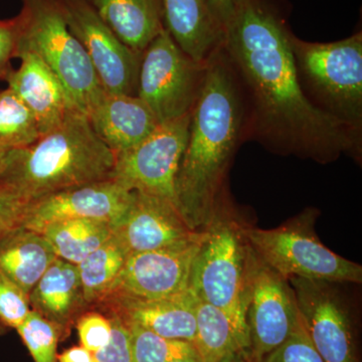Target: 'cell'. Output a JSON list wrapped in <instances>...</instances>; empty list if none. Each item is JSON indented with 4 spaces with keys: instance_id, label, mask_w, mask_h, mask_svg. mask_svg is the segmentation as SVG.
Here are the masks:
<instances>
[{
    "instance_id": "obj_1",
    "label": "cell",
    "mask_w": 362,
    "mask_h": 362,
    "mask_svg": "<svg viewBox=\"0 0 362 362\" xmlns=\"http://www.w3.org/2000/svg\"><path fill=\"white\" fill-rule=\"evenodd\" d=\"M223 30V49L244 97V140L319 162L361 152V134L305 94L290 45L291 33L269 4L240 0Z\"/></svg>"
},
{
    "instance_id": "obj_2",
    "label": "cell",
    "mask_w": 362,
    "mask_h": 362,
    "mask_svg": "<svg viewBox=\"0 0 362 362\" xmlns=\"http://www.w3.org/2000/svg\"><path fill=\"white\" fill-rule=\"evenodd\" d=\"M245 112L239 80L221 49L206 62L176 175V204L195 230L216 216L226 170L244 140Z\"/></svg>"
},
{
    "instance_id": "obj_3",
    "label": "cell",
    "mask_w": 362,
    "mask_h": 362,
    "mask_svg": "<svg viewBox=\"0 0 362 362\" xmlns=\"http://www.w3.org/2000/svg\"><path fill=\"white\" fill-rule=\"evenodd\" d=\"M115 162L116 154L98 137L86 114L74 108L54 129L28 146L9 151L0 185L33 202L111 180Z\"/></svg>"
},
{
    "instance_id": "obj_4",
    "label": "cell",
    "mask_w": 362,
    "mask_h": 362,
    "mask_svg": "<svg viewBox=\"0 0 362 362\" xmlns=\"http://www.w3.org/2000/svg\"><path fill=\"white\" fill-rule=\"evenodd\" d=\"M298 78L319 109L361 134L362 33L333 42H309L290 35Z\"/></svg>"
},
{
    "instance_id": "obj_5",
    "label": "cell",
    "mask_w": 362,
    "mask_h": 362,
    "mask_svg": "<svg viewBox=\"0 0 362 362\" xmlns=\"http://www.w3.org/2000/svg\"><path fill=\"white\" fill-rule=\"evenodd\" d=\"M16 18V51L37 54L61 81L74 105L87 114L103 88L84 47L69 28L59 0H21Z\"/></svg>"
},
{
    "instance_id": "obj_6",
    "label": "cell",
    "mask_w": 362,
    "mask_h": 362,
    "mask_svg": "<svg viewBox=\"0 0 362 362\" xmlns=\"http://www.w3.org/2000/svg\"><path fill=\"white\" fill-rule=\"evenodd\" d=\"M195 257L189 290L197 299L225 311L249 335L246 320L250 247L240 223L216 218Z\"/></svg>"
},
{
    "instance_id": "obj_7",
    "label": "cell",
    "mask_w": 362,
    "mask_h": 362,
    "mask_svg": "<svg viewBox=\"0 0 362 362\" xmlns=\"http://www.w3.org/2000/svg\"><path fill=\"white\" fill-rule=\"evenodd\" d=\"M311 220L309 214L271 230L246 226L240 230L255 255L286 280L361 283L362 267L324 246L312 230Z\"/></svg>"
},
{
    "instance_id": "obj_8",
    "label": "cell",
    "mask_w": 362,
    "mask_h": 362,
    "mask_svg": "<svg viewBox=\"0 0 362 362\" xmlns=\"http://www.w3.org/2000/svg\"><path fill=\"white\" fill-rule=\"evenodd\" d=\"M206 63H197L175 44L165 28L142 52L137 96L158 123L190 113L204 82Z\"/></svg>"
},
{
    "instance_id": "obj_9",
    "label": "cell",
    "mask_w": 362,
    "mask_h": 362,
    "mask_svg": "<svg viewBox=\"0 0 362 362\" xmlns=\"http://www.w3.org/2000/svg\"><path fill=\"white\" fill-rule=\"evenodd\" d=\"M190 116L158 124L143 141L116 154L111 180L131 192L175 202V181L187 147Z\"/></svg>"
},
{
    "instance_id": "obj_10",
    "label": "cell",
    "mask_w": 362,
    "mask_h": 362,
    "mask_svg": "<svg viewBox=\"0 0 362 362\" xmlns=\"http://www.w3.org/2000/svg\"><path fill=\"white\" fill-rule=\"evenodd\" d=\"M246 320L250 362L283 344L302 323L291 286L255 255L250 247L247 265Z\"/></svg>"
},
{
    "instance_id": "obj_11",
    "label": "cell",
    "mask_w": 362,
    "mask_h": 362,
    "mask_svg": "<svg viewBox=\"0 0 362 362\" xmlns=\"http://www.w3.org/2000/svg\"><path fill=\"white\" fill-rule=\"evenodd\" d=\"M66 23L89 57L100 85L114 94L137 95L141 54L124 44L85 0H59Z\"/></svg>"
},
{
    "instance_id": "obj_12",
    "label": "cell",
    "mask_w": 362,
    "mask_h": 362,
    "mask_svg": "<svg viewBox=\"0 0 362 362\" xmlns=\"http://www.w3.org/2000/svg\"><path fill=\"white\" fill-rule=\"evenodd\" d=\"M307 334L324 362H358L354 323L332 282L291 278Z\"/></svg>"
},
{
    "instance_id": "obj_13",
    "label": "cell",
    "mask_w": 362,
    "mask_h": 362,
    "mask_svg": "<svg viewBox=\"0 0 362 362\" xmlns=\"http://www.w3.org/2000/svg\"><path fill=\"white\" fill-rule=\"evenodd\" d=\"M204 238L206 233L202 240L183 246L129 255L103 302L116 297L159 299L187 291Z\"/></svg>"
},
{
    "instance_id": "obj_14",
    "label": "cell",
    "mask_w": 362,
    "mask_h": 362,
    "mask_svg": "<svg viewBox=\"0 0 362 362\" xmlns=\"http://www.w3.org/2000/svg\"><path fill=\"white\" fill-rule=\"evenodd\" d=\"M133 192L113 180L68 188L28 202L23 226L42 233L59 221L94 220L115 226L132 201Z\"/></svg>"
},
{
    "instance_id": "obj_15",
    "label": "cell",
    "mask_w": 362,
    "mask_h": 362,
    "mask_svg": "<svg viewBox=\"0 0 362 362\" xmlns=\"http://www.w3.org/2000/svg\"><path fill=\"white\" fill-rule=\"evenodd\" d=\"M204 232L192 228L175 202L133 192L122 218L114 226V235L127 256L197 242Z\"/></svg>"
},
{
    "instance_id": "obj_16",
    "label": "cell",
    "mask_w": 362,
    "mask_h": 362,
    "mask_svg": "<svg viewBox=\"0 0 362 362\" xmlns=\"http://www.w3.org/2000/svg\"><path fill=\"white\" fill-rule=\"evenodd\" d=\"M16 58L21 59V65L7 75V88L33 114L40 135L45 134L63 122L66 114L77 107L61 81L37 54L18 49Z\"/></svg>"
},
{
    "instance_id": "obj_17",
    "label": "cell",
    "mask_w": 362,
    "mask_h": 362,
    "mask_svg": "<svg viewBox=\"0 0 362 362\" xmlns=\"http://www.w3.org/2000/svg\"><path fill=\"white\" fill-rule=\"evenodd\" d=\"M197 297L189 289L159 299L116 297L98 308L117 314L125 323L136 324L168 339L194 344L197 335Z\"/></svg>"
},
{
    "instance_id": "obj_18",
    "label": "cell",
    "mask_w": 362,
    "mask_h": 362,
    "mask_svg": "<svg viewBox=\"0 0 362 362\" xmlns=\"http://www.w3.org/2000/svg\"><path fill=\"white\" fill-rule=\"evenodd\" d=\"M86 116L98 137L115 154L139 144L159 124L137 95L114 94L105 90Z\"/></svg>"
},
{
    "instance_id": "obj_19",
    "label": "cell",
    "mask_w": 362,
    "mask_h": 362,
    "mask_svg": "<svg viewBox=\"0 0 362 362\" xmlns=\"http://www.w3.org/2000/svg\"><path fill=\"white\" fill-rule=\"evenodd\" d=\"M162 23L175 44L197 63L223 49L225 30L207 0H159Z\"/></svg>"
},
{
    "instance_id": "obj_20",
    "label": "cell",
    "mask_w": 362,
    "mask_h": 362,
    "mask_svg": "<svg viewBox=\"0 0 362 362\" xmlns=\"http://www.w3.org/2000/svg\"><path fill=\"white\" fill-rule=\"evenodd\" d=\"M32 310L59 328L66 327L88 308L78 267L57 258L30 294Z\"/></svg>"
},
{
    "instance_id": "obj_21",
    "label": "cell",
    "mask_w": 362,
    "mask_h": 362,
    "mask_svg": "<svg viewBox=\"0 0 362 362\" xmlns=\"http://www.w3.org/2000/svg\"><path fill=\"white\" fill-rule=\"evenodd\" d=\"M124 44L142 54L163 30L159 0H85Z\"/></svg>"
},
{
    "instance_id": "obj_22",
    "label": "cell",
    "mask_w": 362,
    "mask_h": 362,
    "mask_svg": "<svg viewBox=\"0 0 362 362\" xmlns=\"http://www.w3.org/2000/svg\"><path fill=\"white\" fill-rule=\"evenodd\" d=\"M56 259L44 235L23 226L0 240V271L28 296Z\"/></svg>"
},
{
    "instance_id": "obj_23",
    "label": "cell",
    "mask_w": 362,
    "mask_h": 362,
    "mask_svg": "<svg viewBox=\"0 0 362 362\" xmlns=\"http://www.w3.org/2000/svg\"><path fill=\"white\" fill-rule=\"evenodd\" d=\"M194 345L202 362H221L238 354L249 356L250 337L225 311L197 298Z\"/></svg>"
},
{
    "instance_id": "obj_24",
    "label": "cell",
    "mask_w": 362,
    "mask_h": 362,
    "mask_svg": "<svg viewBox=\"0 0 362 362\" xmlns=\"http://www.w3.org/2000/svg\"><path fill=\"white\" fill-rule=\"evenodd\" d=\"M113 233V226L105 221L71 220L47 226L42 235L57 258L77 266L90 252L111 239Z\"/></svg>"
},
{
    "instance_id": "obj_25",
    "label": "cell",
    "mask_w": 362,
    "mask_h": 362,
    "mask_svg": "<svg viewBox=\"0 0 362 362\" xmlns=\"http://www.w3.org/2000/svg\"><path fill=\"white\" fill-rule=\"evenodd\" d=\"M127 254L115 235L98 247L78 267L83 296L88 308L99 306L108 296L122 270Z\"/></svg>"
},
{
    "instance_id": "obj_26",
    "label": "cell",
    "mask_w": 362,
    "mask_h": 362,
    "mask_svg": "<svg viewBox=\"0 0 362 362\" xmlns=\"http://www.w3.org/2000/svg\"><path fill=\"white\" fill-rule=\"evenodd\" d=\"M40 136L33 114L11 89L0 90V148L28 146Z\"/></svg>"
},
{
    "instance_id": "obj_27",
    "label": "cell",
    "mask_w": 362,
    "mask_h": 362,
    "mask_svg": "<svg viewBox=\"0 0 362 362\" xmlns=\"http://www.w3.org/2000/svg\"><path fill=\"white\" fill-rule=\"evenodd\" d=\"M125 324L129 331L132 362H171L199 358L192 343L168 339L136 324Z\"/></svg>"
},
{
    "instance_id": "obj_28",
    "label": "cell",
    "mask_w": 362,
    "mask_h": 362,
    "mask_svg": "<svg viewBox=\"0 0 362 362\" xmlns=\"http://www.w3.org/2000/svg\"><path fill=\"white\" fill-rule=\"evenodd\" d=\"M16 330L35 362H58L59 327L57 324L32 310Z\"/></svg>"
},
{
    "instance_id": "obj_29",
    "label": "cell",
    "mask_w": 362,
    "mask_h": 362,
    "mask_svg": "<svg viewBox=\"0 0 362 362\" xmlns=\"http://www.w3.org/2000/svg\"><path fill=\"white\" fill-rule=\"evenodd\" d=\"M30 311V296L0 271V324L18 329Z\"/></svg>"
},
{
    "instance_id": "obj_30",
    "label": "cell",
    "mask_w": 362,
    "mask_h": 362,
    "mask_svg": "<svg viewBox=\"0 0 362 362\" xmlns=\"http://www.w3.org/2000/svg\"><path fill=\"white\" fill-rule=\"evenodd\" d=\"M261 362H324L312 344L303 323L278 349L264 357Z\"/></svg>"
},
{
    "instance_id": "obj_31",
    "label": "cell",
    "mask_w": 362,
    "mask_h": 362,
    "mask_svg": "<svg viewBox=\"0 0 362 362\" xmlns=\"http://www.w3.org/2000/svg\"><path fill=\"white\" fill-rule=\"evenodd\" d=\"M77 328L81 345L90 354L99 351L110 342V318L100 312H84L78 317Z\"/></svg>"
},
{
    "instance_id": "obj_32",
    "label": "cell",
    "mask_w": 362,
    "mask_h": 362,
    "mask_svg": "<svg viewBox=\"0 0 362 362\" xmlns=\"http://www.w3.org/2000/svg\"><path fill=\"white\" fill-rule=\"evenodd\" d=\"M112 323L110 342L93 354L94 362H132L129 331L122 319L113 312H108Z\"/></svg>"
},
{
    "instance_id": "obj_33",
    "label": "cell",
    "mask_w": 362,
    "mask_h": 362,
    "mask_svg": "<svg viewBox=\"0 0 362 362\" xmlns=\"http://www.w3.org/2000/svg\"><path fill=\"white\" fill-rule=\"evenodd\" d=\"M28 202L11 187L0 185V240L23 226Z\"/></svg>"
},
{
    "instance_id": "obj_34",
    "label": "cell",
    "mask_w": 362,
    "mask_h": 362,
    "mask_svg": "<svg viewBox=\"0 0 362 362\" xmlns=\"http://www.w3.org/2000/svg\"><path fill=\"white\" fill-rule=\"evenodd\" d=\"M18 18L0 20V78L6 80L11 69V59L16 58L18 44Z\"/></svg>"
},
{
    "instance_id": "obj_35",
    "label": "cell",
    "mask_w": 362,
    "mask_h": 362,
    "mask_svg": "<svg viewBox=\"0 0 362 362\" xmlns=\"http://www.w3.org/2000/svg\"><path fill=\"white\" fill-rule=\"evenodd\" d=\"M211 11L223 25V30L228 21L239 6L240 0H207Z\"/></svg>"
},
{
    "instance_id": "obj_36",
    "label": "cell",
    "mask_w": 362,
    "mask_h": 362,
    "mask_svg": "<svg viewBox=\"0 0 362 362\" xmlns=\"http://www.w3.org/2000/svg\"><path fill=\"white\" fill-rule=\"evenodd\" d=\"M59 362H94L93 354L83 346H75L58 356Z\"/></svg>"
},
{
    "instance_id": "obj_37",
    "label": "cell",
    "mask_w": 362,
    "mask_h": 362,
    "mask_svg": "<svg viewBox=\"0 0 362 362\" xmlns=\"http://www.w3.org/2000/svg\"><path fill=\"white\" fill-rule=\"evenodd\" d=\"M221 362H250L249 356L247 354H238L228 357Z\"/></svg>"
},
{
    "instance_id": "obj_38",
    "label": "cell",
    "mask_w": 362,
    "mask_h": 362,
    "mask_svg": "<svg viewBox=\"0 0 362 362\" xmlns=\"http://www.w3.org/2000/svg\"><path fill=\"white\" fill-rule=\"evenodd\" d=\"M11 150V149L0 148V175L4 173V169L6 168L7 157H8V153Z\"/></svg>"
},
{
    "instance_id": "obj_39",
    "label": "cell",
    "mask_w": 362,
    "mask_h": 362,
    "mask_svg": "<svg viewBox=\"0 0 362 362\" xmlns=\"http://www.w3.org/2000/svg\"><path fill=\"white\" fill-rule=\"evenodd\" d=\"M171 362H202L199 358H185V359H178V361H171Z\"/></svg>"
}]
</instances>
